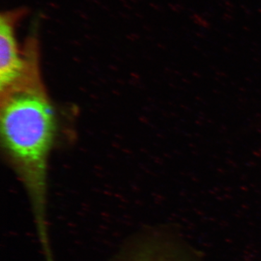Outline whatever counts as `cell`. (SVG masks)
Here are the masks:
<instances>
[{"label": "cell", "mask_w": 261, "mask_h": 261, "mask_svg": "<svg viewBox=\"0 0 261 261\" xmlns=\"http://www.w3.org/2000/svg\"><path fill=\"white\" fill-rule=\"evenodd\" d=\"M23 10L2 13L0 17V90L13 88L25 76L28 58L24 50L19 49L15 34V25L22 17Z\"/></svg>", "instance_id": "2"}, {"label": "cell", "mask_w": 261, "mask_h": 261, "mask_svg": "<svg viewBox=\"0 0 261 261\" xmlns=\"http://www.w3.org/2000/svg\"><path fill=\"white\" fill-rule=\"evenodd\" d=\"M1 138L12 166L28 192L39 240L50 253L47 205L48 159L56 137V113L43 86L39 59L25 78L1 93Z\"/></svg>", "instance_id": "1"}]
</instances>
